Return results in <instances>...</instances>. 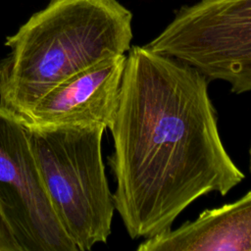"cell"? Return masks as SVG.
I'll list each match as a JSON object with an SVG mask.
<instances>
[{
    "label": "cell",
    "mask_w": 251,
    "mask_h": 251,
    "mask_svg": "<svg viewBox=\"0 0 251 251\" xmlns=\"http://www.w3.org/2000/svg\"><path fill=\"white\" fill-rule=\"evenodd\" d=\"M196 68L146 46L127 51L109 127L115 209L132 239L172 228L208 193L227 194L244 178L226 152Z\"/></svg>",
    "instance_id": "1"
},
{
    "label": "cell",
    "mask_w": 251,
    "mask_h": 251,
    "mask_svg": "<svg viewBox=\"0 0 251 251\" xmlns=\"http://www.w3.org/2000/svg\"><path fill=\"white\" fill-rule=\"evenodd\" d=\"M132 14L117 0H51L7 37L0 105L24 117L51 88L106 58L126 54Z\"/></svg>",
    "instance_id": "2"
},
{
    "label": "cell",
    "mask_w": 251,
    "mask_h": 251,
    "mask_svg": "<svg viewBox=\"0 0 251 251\" xmlns=\"http://www.w3.org/2000/svg\"><path fill=\"white\" fill-rule=\"evenodd\" d=\"M26 126L46 193L65 232L77 251L105 243L116 211L102 157L106 128Z\"/></svg>",
    "instance_id": "3"
},
{
    "label": "cell",
    "mask_w": 251,
    "mask_h": 251,
    "mask_svg": "<svg viewBox=\"0 0 251 251\" xmlns=\"http://www.w3.org/2000/svg\"><path fill=\"white\" fill-rule=\"evenodd\" d=\"M223 80L232 92L251 91V0H198L176 11L146 45Z\"/></svg>",
    "instance_id": "4"
},
{
    "label": "cell",
    "mask_w": 251,
    "mask_h": 251,
    "mask_svg": "<svg viewBox=\"0 0 251 251\" xmlns=\"http://www.w3.org/2000/svg\"><path fill=\"white\" fill-rule=\"evenodd\" d=\"M0 209L23 251H77L52 208L25 120L1 105Z\"/></svg>",
    "instance_id": "5"
},
{
    "label": "cell",
    "mask_w": 251,
    "mask_h": 251,
    "mask_svg": "<svg viewBox=\"0 0 251 251\" xmlns=\"http://www.w3.org/2000/svg\"><path fill=\"white\" fill-rule=\"evenodd\" d=\"M126 54L112 56L71 75L41 96L22 117L40 126L110 127L117 108Z\"/></svg>",
    "instance_id": "6"
},
{
    "label": "cell",
    "mask_w": 251,
    "mask_h": 251,
    "mask_svg": "<svg viewBox=\"0 0 251 251\" xmlns=\"http://www.w3.org/2000/svg\"><path fill=\"white\" fill-rule=\"evenodd\" d=\"M138 251H251V190L193 220L145 238Z\"/></svg>",
    "instance_id": "7"
},
{
    "label": "cell",
    "mask_w": 251,
    "mask_h": 251,
    "mask_svg": "<svg viewBox=\"0 0 251 251\" xmlns=\"http://www.w3.org/2000/svg\"><path fill=\"white\" fill-rule=\"evenodd\" d=\"M0 251H23L13 229L0 209Z\"/></svg>",
    "instance_id": "8"
},
{
    "label": "cell",
    "mask_w": 251,
    "mask_h": 251,
    "mask_svg": "<svg viewBox=\"0 0 251 251\" xmlns=\"http://www.w3.org/2000/svg\"><path fill=\"white\" fill-rule=\"evenodd\" d=\"M249 155H250V170H251V146H250V150H249Z\"/></svg>",
    "instance_id": "9"
}]
</instances>
